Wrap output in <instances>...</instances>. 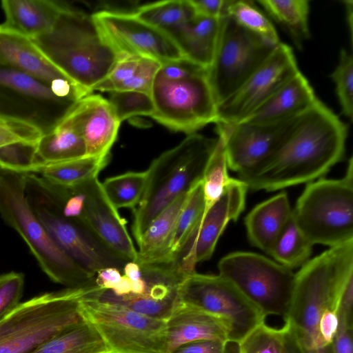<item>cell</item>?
<instances>
[{
	"mask_svg": "<svg viewBox=\"0 0 353 353\" xmlns=\"http://www.w3.org/2000/svg\"><path fill=\"white\" fill-rule=\"evenodd\" d=\"M230 343L221 340H199L182 344L169 353H231Z\"/></svg>",
	"mask_w": 353,
	"mask_h": 353,
	"instance_id": "46",
	"label": "cell"
},
{
	"mask_svg": "<svg viewBox=\"0 0 353 353\" xmlns=\"http://www.w3.org/2000/svg\"><path fill=\"white\" fill-rule=\"evenodd\" d=\"M258 3L286 29L297 47L309 38V1L260 0Z\"/></svg>",
	"mask_w": 353,
	"mask_h": 353,
	"instance_id": "33",
	"label": "cell"
},
{
	"mask_svg": "<svg viewBox=\"0 0 353 353\" xmlns=\"http://www.w3.org/2000/svg\"><path fill=\"white\" fill-rule=\"evenodd\" d=\"M65 119L82 136L86 156L110 154L121 122L108 99L99 94H89L77 103Z\"/></svg>",
	"mask_w": 353,
	"mask_h": 353,
	"instance_id": "21",
	"label": "cell"
},
{
	"mask_svg": "<svg viewBox=\"0 0 353 353\" xmlns=\"http://www.w3.org/2000/svg\"><path fill=\"white\" fill-rule=\"evenodd\" d=\"M218 138L188 134L152 161L143 196L133 210L132 233L137 241L168 206L201 182Z\"/></svg>",
	"mask_w": 353,
	"mask_h": 353,
	"instance_id": "4",
	"label": "cell"
},
{
	"mask_svg": "<svg viewBox=\"0 0 353 353\" xmlns=\"http://www.w3.org/2000/svg\"><path fill=\"white\" fill-rule=\"evenodd\" d=\"M167 352L178 346L199 340L229 342V330L220 318L203 310L179 303L166 321Z\"/></svg>",
	"mask_w": 353,
	"mask_h": 353,
	"instance_id": "23",
	"label": "cell"
},
{
	"mask_svg": "<svg viewBox=\"0 0 353 353\" xmlns=\"http://www.w3.org/2000/svg\"><path fill=\"white\" fill-rule=\"evenodd\" d=\"M161 63L137 55H122L94 91H138L150 93Z\"/></svg>",
	"mask_w": 353,
	"mask_h": 353,
	"instance_id": "28",
	"label": "cell"
},
{
	"mask_svg": "<svg viewBox=\"0 0 353 353\" xmlns=\"http://www.w3.org/2000/svg\"><path fill=\"white\" fill-rule=\"evenodd\" d=\"M24 176L26 199L60 249L94 277L99 270L109 267L123 273L126 261L105 247L80 219L63 215L61 187L48 183L36 174Z\"/></svg>",
	"mask_w": 353,
	"mask_h": 353,
	"instance_id": "5",
	"label": "cell"
},
{
	"mask_svg": "<svg viewBox=\"0 0 353 353\" xmlns=\"http://www.w3.org/2000/svg\"><path fill=\"white\" fill-rule=\"evenodd\" d=\"M23 286L21 273L11 272L0 275V319L20 303Z\"/></svg>",
	"mask_w": 353,
	"mask_h": 353,
	"instance_id": "44",
	"label": "cell"
},
{
	"mask_svg": "<svg viewBox=\"0 0 353 353\" xmlns=\"http://www.w3.org/2000/svg\"><path fill=\"white\" fill-rule=\"evenodd\" d=\"M91 287L68 288L65 295L50 312L1 341L0 353H30L54 336L83 321L80 302Z\"/></svg>",
	"mask_w": 353,
	"mask_h": 353,
	"instance_id": "20",
	"label": "cell"
},
{
	"mask_svg": "<svg viewBox=\"0 0 353 353\" xmlns=\"http://www.w3.org/2000/svg\"><path fill=\"white\" fill-rule=\"evenodd\" d=\"M85 194L82 223L110 252L122 260L137 261V250L125 222L106 197L98 178L81 184Z\"/></svg>",
	"mask_w": 353,
	"mask_h": 353,
	"instance_id": "19",
	"label": "cell"
},
{
	"mask_svg": "<svg viewBox=\"0 0 353 353\" xmlns=\"http://www.w3.org/2000/svg\"><path fill=\"white\" fill-rule=\"evenodd\" d=\"M218 141L206 165L202 179L205 201L203 213L206 212L221 196L231 177L229 176L228 162L223 140Z\"/></svg>",
	"mask_w": 353,
	"mask_h": 353,
	"instance_id": "37",
	"label": "cell"
},
{
	"mask_svg": "<svg viewBox=\"0 0 353 353\" xmlns=\"http://www.w3.org/2000/svg\"><path fill=\"white\" fill-rule=\"evenodd\" d=\"M318 100L310 83L299 70L240 122L271 123L292 119L305 112Z\"/></svg>",
	"mask_w": 353,
	"mask_h": 353,
	"instance_id": "22",
	"label": "cell"
},
{
	"mask_svg": "<svg viewBox=\"0 0 353 353\" xmlns=\"http://www.w3.org/2000/svg\"><path fill=\"white\" fill-rule=\"evenodd\" d=\"M313 245L301 232L292 215L268 254L277 263L292 270L310 259Z\"/></svg>",
	"mask_w": 353,
	"mask_h": 353,
	"instance_id": "35",
	"label": "cell"
},
{
	"mask_svg": "<svg viewBox=\"0 0 353 353\" xmlns=\"http://www.w3.org/2000/svg\"><path fill=\"white\" fill-rule=\"evenodd\" d=\"M339 325L333 341V353H353L352 327L339 317Z\"/></svg>",
	"mask_w": 353,
	"mask_h": 353,
	"instance_id": "50",
	"label": "cell"
},
{
	"mask_svg": "<svg viewBox=\"0 0 353 353\" xmlns=\"http://www.w3.org/2000/svg\"><path fill=\"white\" fill-rule=\"evenodd\" d=\"M134 14L170 35L195 15L188 0L161 1L138 7Z\"/></svg>",
	"mask_w": 353,
	"mask_h": 353,
	"instance_id": "34",
	"label": "cell"
},
{
	"mask_svg": "<svg viewBox=\"0 0 353 353\" xmlns=\"http://www.w3.org/2000/svg\"><path fill=\"white\" fill-rule=\"evenodd\" d=\"M284 334V326L276 328L263 322L237 344V353H281Z\"/></svg>",
	"mask_w": 353,
	"mask_h": 353,
	"instance_id": "41",
	"label": "cell"
},
{
	"mask_svg": "<svg viewBox=\"0 0 353 353\" xmlns=\"http://www.w3.org/2000/svg\"><path fill=\"white\" fill-rule=\"evenodd\" d=\"M41 136L30 125L0 119V150L23 143L37 144Z\"/></svg>",
	"mask_w": 353,
	"mask_h": 353,
	"instance_id": "43",
	"label": "cell"
},
{
	"mask_svg": "<svg viewBox=\"0 0 353 353\" xmlns=\"http://www.w3.org/2000/svg\"><path fill=\"white\" fill-rule=\"evenodd\" d=\"M292 215V209L285 192L258 204L245 219L250 242L269 254Z\"/></svg>",
	"mask_w": 353,
	"mask_h": 353,
	"instance_id": "25",
	"label": "cell"
},
{
	"mask_svg": "<svg viewBox=\"0 0 353 353\" xmlns=\"http://www.w3.org/2000/svg\"><path fill=\"white\" fill-rule=\"evenodd\" d=\"M204 209L205 201L202 183L200 182L190 192L178 216L169 245L170 262H175L177 253L202 216Z\"/></svg>",
	"mask_w": 353,
	"mask_h": 353,
	"instance_id": "38",
	"label": "cell"
},
{
	"mask_svg": "<svg viewBox=\"0 0 353 353\" xmlns=\"http://www.w3.org/2000/svg\"><path fill=\"white\" fill-rule=\"evenodd\" d=\"M92 16L120 57L141 56L161 64L183 57L168 34L138 18L134 12L106 10Z\"/></svg>",
	"mask_w": 353,
	"mask_h": 353,
	"instance_id": "14",
	"label": "cell"
},
{
	"mask_svg": "<svg viewBox=\"0 0 353 353\" xmlns=\"http://www.w3.org/2000/svg\"><path fill=\"white\" fill-rule=\"evenodd\" d=\"M353 276L345 283L343 290L338 310L339 317L352 327Z\"/></svg>",
	"mask_w": 353,
	"mask_h": 353,
	"instance_id": "49",
	"label": "cell"
},
{
	"mask_svg": "<svg viewBox=\"0 0 353 353\" xmlns=\"http://www.w3.org/2000/svg\"><path fill=\"white\" fill-rule=\"evenodd\" d=\"M0 62L49 85L60 94L80 100L90 93L53 65L31 38L0 24Z\"/></svg>",
	"mask_w": 353,
	"mask_h": 353,
	"instance_id": "18",
	"label": "cell"
},
{
	"mask_svg": "<svg viewBox=\"0 0 353 353\" xmlns=\"http://www.w3.org/2000/svg\"><path fill=\"white\" fill-rule=\"evenodd\" d=\"M83 318L99 332L112 353H166V321L124 307L81 297Z\"/></svg>",
	"mask_w": 353,
	"mask_h": 353,
	"instance_id": "12",
	"label": "cell"
},
{
	"mask_svg": "<svg viewBox=\"0 0 353 353\" xmlns=\"http://www.w3.org/2000/svg\"><path fill=\"white\" fill-rule=\"evenodd\" d=\"M347 135L345 124L319 99L279 148L239 179L248 189L274 191L320 179L344 157Z\"/></svg>",
	"mask_w": 353,
	"mask_h": 353,
	"instance_id": "1",
	"label": "cell"
},
{
	"mask_svg": "<svg viewBox=\"0 0 353 353\" xmlns=\"http://www.w3.org/2000/svg\"><path fill=\"white\" fill-rule=\"evenodd\" d=\"M335 84L336 92L341 114L353 118V58L352 54L342 49L339 61L330 75Z\"/></svg>",
	"mask_w": 353,
	"mask_h": 353,
	"instance_id": "42",
	"label": "cell"
},
{
	"mask_svg": "<svg viewBox=\"0 0 353 353\" xmlns=\"http://www.w3.org/2000/svg\"><path fill=\"white\" fill-rule=\"evenodd\" d=\"M110 159V154L102 157L85 156L58 163H37L30 173L39 174L52 185L72 188L97 178L108 164Z\"/></svg>",
	"mask_w": 353,
	"mask_h": 353,
	"instance_id": "29",
	"label": "cell"
},
{
	"mask_svg": "<svg viewBox=\"0 0 353 353\" xmlns=\"http://www.w3.org/2000/svg\"><path fill=\"white\" fill-rule=\"evenodd\" d=\"M108 100L121 123L136 116L152 117L155 111L150 93L138 91L112 92Z\"/></svg>",
	"mask_w": 353,
	"mask_h": 353,
	"instance_id": "40",
	"label": "cell"
},
{
	"mask_svg": "<svg viewBox=\"0 0 353 353\" xmlns=\"http://www.w3.org/2000/svg\"><path fill=\"white\" fill-rule=\"evenodd\" d=\"M207 69L183 57L162 63L157 77L170 81L182 80L206 74Z\"/></svg>",
	"mask_w": 353,
	"mask_h": 353,
	"instance_id": "45",
	"label": "cell"
},
{
	"mask_svg": "<svg viewBox=\"0 0 353 353\" xmlns=\"http://www.w3.org/2000/svg\"><path fill=\"white\" fill-rule=\"evenodd\" d=\"M36 154L38 163L63 162L85 157L86 147L80 132L65 119L54 130L41 137Z\"/></svg>",
	"mask_w": 353,
	"mask_h": 353,
	"instance_id": "30",
	"label": "cell"
},
{
	"mask_svg": "<svg viewBox=\"0 0 353 353\" xmlns=\"http://www.w3.org/2000/svg\"><path fill=\"white\" fill-rule=\"evenodd\" d=\"M284 341L281 353H305L291 324L285 321Z\"/></svg>",
	"mask_w": 353,
	"mask_h": 353,
	"instance_id": "52",
	"label": "cell"
},
{
	"mask_svg": "<svg viewBox=\"0 0 353 353\" xmlns=\"http://www.w3.org/2000/svg\"><path fill=\"white\" fill-rule=\"evenodd\" d=\"M122 272L117 268L109 267L99 270L95 275V284L101 289L112 290L119 281Z\"/></svg>",
	"mask_w": 353,
	"mask_h": 353,
	"instance_id": "51",
	"label": "cell"
},
{
	"mask_svg": "<svg viewBox=\"0 0 353 353\" xmlns=\"http://www.w3.org/2000/svg\"><path fill=\"white\" fill-rule=\"evenodd\" d=\"M80 100L0 62V119L30 125L42 135L59 125Z\"/></svg>",
	"mask_w": 353,
	"mask_h": 353,
	"instance_id": "8",
	"label": "cell"
},
{
	"mask_svg": "<svg viewBox=\"0 0 353 353\" xmlns=\"http://www.w3.org/2000/svg\"><path fill=\"white\" fill-rule=\"evenodd\" d=\"M292 218L313 245L333 247L353 240L352 157L342 178H320L307 184Z\"/></svg>",
	"mask_w": 353,
	"mask_h": 353,
	"instance_id": "7",
	"label": "cell"
},
{
	"mask_svg": "<svg viewBox=\"0 0 353 353\" xmlns=\"http://www.w3.org/2000/svg\"><path fill=\"white\" fill-rule=\"evenodd\" d=\"M225 15L243 28L274 43L281 42L272 22L251 1L226 0Z\"/></svg>",
	"mask_w": 353,
	"mask_h": 353,
	"instance_id": "39",
	"label": "cell"
},
{
	"mask_svg": "<svg viewBox=\"0 0 353 353\" xmlns=\"http://www.w3.org/2000/svg\"><path fill=\"white\" fill-rule=\"evenodd\" d=\"M65 3L52 0H3L5 28L31 39L48 32Z\"/></svg>",
	"mask_w": 353,
	"mask_h": 353,
	"instance_id": "24",
	"label": "cell"
},
{
	"mask_svg": "<svg viewBox=\"0 0 353 353\" xmlns=\"http://www.w3.org/2000/svg\"><path fill=\"white\" fill-rule=\"evenodd\" d=\"M188 1L196 15L214 19H221L225 15L226 0Z\"/></svg>",
	"mask_w": 353,
	"mask_h": 353,
	"instance_id": "48",
	"label": "cell"
},
{
	"mask_svg": "<svg viewBox=\"0 0 353 353\" xmlns=\"http://www.w3.org/2000/svg\"><path fill=\"white\" fill-rule=\"evenodd\" d=\"M123 274L131 281L139 279L142 275L139 265L134 261L125 263L123 269Z\"/></svg>",
	"mask_w": 353,
	"mask_h": 353,
	"instance_id": "53",
	"label": "cell"
},
{
	"mask_svg": "<svg viewBox=\"0 0 353 353\" xmlns=\"http://www.w3.org/2000/svg\"><path fill=\"white\" fill-rule=\"evenodd\" d=\"M30 353H112L89 321L74 325L39 345Z\"/></svg>",
	"mask_w": 353,
	"mask_h": 353,
	"instance_id": "31",
	"label": "cell"
},
{
	"mask_svg": "<svg viewBox=\"0 0 353 353\" xmlns=\"http://www.w3.org/2000/svg\"><path fill=\"white\" fill-rule=\"evenodd\" d=\"M32 39L53 65L90 93L120 57L92 14L65 3L52 29Z\"/></svg>",
	"mask_w": 353,
	"mask_h": 353,
	"instance_id": "3",
	"label": "cell"
},
{
	"mask_svg": "<svg viewBox=\"0 0 353 353\" xmlns=\"http://www.w3.org/2000/svg\"><path fill=\"white\" fill-rule=\"evenodd\" d=\"M110 290L119 296L128 294L131 290V281L123 274L119 281Z\"/></svg>",
	"mask_w": 353,
	"mask_h": 353,
	"instance_id": "54",
	"label": "cell"
},
{
	"mask_svg": "<svg viewBox=\"0 0 353 353\" xmlns=\"http://www.w3.org/2000/svg\"><path fill=\"white\" fill-rule=\"evenodd\" d=\"M0 214L23 239L42 270L54 282L68 288L95 283L91 276L52 241L30 206L23 173L0 170Z\"/></svg>",
	"mask_w": 353,
	"mask_h": 353,
	"instance_id": "6",
	"label": "cell"
},
{
	"mask_svg": "<svg viewBox=\"0 0 353 353\" xmlns=\"http://www.w3.org/2000/svg\"><path fill=\"white\" fill-rule=\"evenodd\" d=\"M220 27V19L195 14L170 36L183 57L206 68L214 56Z\"/></svg>",
	"mask_w": 353,
	"mask_h": 353,
	"instance_id": "27",
	"label": "cell"
},
{
	"mask_svg": "<svg viewBox=\"0 0 353 353\" xmlns=\"http://www.w3.org/2000/svg\"><path fill=\"white\" fill-rule=\"evenodd\" d=\"M299 117L271 123H216L228 168L239 174L268 158L288 136Z\"/></svg>",
	"mask_w": 353,
	"mask_h": 353,
	"instance_id": "17",
	"label": "cell"
},
{
	"mask_svg": "<svg viewBox=\"0 0 353 353\" xmlns=\"http://www.w3.org/2000/svg\"><path fill=\"white\" fill-rule=\"evenodd\" d=\"M248 187L231 178L220 199L202 216L175 257V263L185 274L195 271L198 263L212 255L228 223L236 221L245 206Z\"/></svg>",
	"mask_w": 353,
	"mask_h": 353,
	"instance_id": "16",
	"label": "cell"
},
{
	"mask_svg": "<svg viewBox=\"0 0 353 353\" xmlns=\"http://www.w3.org/2000/svg\"><path fill=\"white\" fill-rule=\"evenodd\" d=\"M353 276V240L330 247L295 274L286 319L305 353H333L319 334V323L329 310H339L344 286Z\"/></svg>",
	"mask_w": 353,
	"mask_h": 353,
	"instance_id": "2",
	"label": "cell"
},
{
	"mask_svg": "<svg viewBox=\"0 0 353 353\" xmlns=\"http://www.w3.org/2000/svg\"><path fill=\"white\" fill-rule=\"evenodd\" d=\"M148 180V171L128 172L107 178L101 183L102 189L117 209L131 208L139 203Z\"/></svg>",
	"mask_w": 353,
	"mask_h": 353,
	"instance_id": "36",
	"label": "cell"
},
{
	"mask_svg": "<svg viewBox=\"0 0 353 353\" xmlns=\"http://www.w3.org/2000/svg\"><path fill=\"white\" fill-rule=\"evenodd\" d=\"M66 289L46 292L19 303L0 319V342L50 312L65 295Z\"/></svg>",
	"mask_w": 353,
	"mask_h": 353,
	"instance_id": "32",
	"label": "cell"
},
{
	"mask_svg": "<svg viewBox=\"0 0 353 353\" xmlns=\"http://www.w3.org/2000/svg\"><path fill=\"white\" fill-rule=\"evenodd\" d=\"M179 303L221 319L229 330V342L238 344L265 316L232 283L221 275L188 274L179 287Z\"/></svg>",
	"mask_w": 353,
	"mask_h": 353,
	"instance_id": "11",
	"label": "cell"
},
{
	"mask_svg": "<svg viewBox=\"0 0 353 353\" xmlns=\"http://www.w3.org/2000/svg\"><path fill=\"white\" fill-rule=\"evenodd\" d=\"M339 325L338 311L329 310L321 316L319 323V334L327 346H332Z\"/></svg>",
	"mask_w": 353,
	"mask_h": 353,
	"instance_id": "47",
	"label": "cell"
},
{
	"mask_svg": "<svg viewBox=\"0 0 353 353\" xmlns=\"http://www.w3.org/2000/svg\"><path fill=\"white\" fill-rule=\"evenodd\" d=\"M189 193L181 195L163 210L137 241L139 250L136 263L140 266L171 263L169 259L170 243L178 216Z\"/></svg>",
	"mask_w": 353,
	"mask_h": 353,
	"instance_id": "26",
	"label": "cell"
},
{
	"mask_svg": "<svg viewBox=\"0 0 353 353\" xmlns=\"http://www.w3.org/2000/svg\"><path fill=\"white\" fill-rule=\"evenodd\" d=\"M151 95L155 108L151 117L172 131L188 135L217 121L207 74L177 81L156 77Z\"/></svg>",
	"mask_w": 353,
	"mask_h": 353,
	"instance_id": "13",
	"label": "cell"
},
{
	"mask_svg": "<svg viewBox=\"0 0 353 353\" xmlns=\"http://www.w3.org/2000/svg\"><path fill=\"white\" fill-rule=\"evenodd\" d=\"M346 12H347V21L350 30L351 43H352V21H353V1H344Z\"/></svg>",
	"mask_w": 353,
	"mask_h": 353,
	"instance_id": "55",
	"label": "cell"
},
{
	"mask_svg": "<svg viewBox=\"0 0 353 353\" xmlns=\"http://www.w3.org/2000/svg\"><path fill=\"white\" fill-rule=\"evenodd\" d=\"M299 71L293 50L281 42L270 57L218 105L215 124L241 121Z\"/></svg>",
	"mask_w": 353,
	"mask_h": 353,
	"instance_id": "15",
	"label": "cell"
},
{
	"mask_svg": "<svg viewBox=\"0 0 353 353\" xmlns=\"http://www.w3.org/2000/svg\"><path fill=\"white\" fill-rule=\"evenodd\" d=\"M219 275L232 283L265 317L286 319L295 274L275 261L250 252H235L221 259Z\"/></svg>",
	"mask_w": 353,
	"mask_h": 353,
	"instance_id": "10",
	"label": "cell"
},
{
	"mask_svg": "<svg viewBox=\"0 0 353 353\" xmlns=\"http://www.w3.org/2000/svg\"><path fill=\"white\" fill-rule=\"evenodd\" d=\"M279 43L248 30L228 15L220 19L214 56L207 70L217 106L270 57Z\"/></svg>",
	"mask_w": 353,
	"mask_h": 353,
	"instance_id": "9",
	"label": "cell"
}]
</instances>
